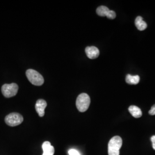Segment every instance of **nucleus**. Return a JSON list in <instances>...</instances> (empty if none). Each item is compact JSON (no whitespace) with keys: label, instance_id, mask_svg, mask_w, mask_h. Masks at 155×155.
I'll use <instances>...</instances> for the list:
<instances>
[{"label":"nucleus","instance_id":"obj_1","mask_svg":"<svg viewBox=\"0 0 155 155\" xmlns=\"http://www.w3.org/2000/svg\"><path fill=\"white\" fill-rule=\"evenodd\" d=\"M122 145V139L118 136H114L108 144V155H120V150Z\"/></svg>","mask_w":155,"mask_h":155},{"label":"nucleus","instance_id":"obj_2","mask_svg":"<svg viewBox=\"0 0 155 155\" xmlns=\"http://www.w3.org/2000/svg\"><path fill=\"white\" fill-rule=\"evenodd\" d=\"M26 75L28 81L35 86H41L45 82V79L43 76L39 72L33 69L27 70Z\"/></svg>","mask_w":155,"mask_h":155},{"label":"nucleus","instance_id":"obj_3","mask_svg":"<svg viewBox=\"0 0 155 155\" xmlns=\"http://www.w3.org/2000/svg\"><path fill=\"white\" fill-rule=\"evenodd\" d=\"M90 104V98L88 94L82 93L79 94L76 101V106L80 112H84L89 108Z\"/></svg>","mask_w":155,"mask_h":155},{"label":"nucleus","instance_id":"obj_4","mask_svg":"<svg viewBox=\"0 0 155 155\" xmlns=\"http://www.w3.org/2000/svg\"><path fill=\"white\" fill-rule=\"evenodd\" d=\"M18 86L16 83L4 84L1 88L2 93L6 98H11L16 95Z\"/></svg>","mask_w":155,"mask_h":155},{"label":"nucleus","instance_id":"obj_5","mask_svg":"<svg viewBox=\"0 0 155 155\" xmlns=\"http://www.w3.org/2000/svg\"><path fill=\"white\" fill-rule=\"evenodd\" d=\"M23 117L22 116L17 113H12L5 118L6 124L10 127H16L21 124L23 121Z\"/></svg>","mask_w":155,"mask_h":155},{"label":"nucleus","instance_id":"obj_6","mask_svg":"<svg viewBox=\"0 0 155 155\" xmlns=\"http://www.w3.org/2000/svg\"><path fill=\"white\" fill-rule=\"evenodd\" d=\"M47 106V102L44 100H39L37 101L35 105V109L39 116L42 117L45 114V109Z\"/></svg>","mask_w":155,"mask_h":155},{"label":"nucleus","instance_id":"obj_7","mask_svg":"<svg viewBox=\"0 0 155 155\" xmlns=\"http://www.w3.org/2000/svg\"><path fill=\"white\" fill-rule=\"evenodd\" d=\"M85 52L87 57L91 59H96L100 55V51L94 46L87 47L85 49Z\"/></svg>","mask_w":155,"mask_h":155},{"label":"nucleus","instance_id":"obj_8","mask_svg":"<svg viewBox=\"0 0 155 155\" xmlns=\"http://www.w3.org/2000/svg\"><path fill=\"white\" fill-rule=\"evenodd\" d=\"M43 153L42 155H54L55 153V149L49 141H45L42 145Z\"/></svg>","mask_w":155,"mask_h":155},{"label":"nucleus","instance_id":"obj_9","mask_svg":"<svg viewBox=\"0 0 155 155\" xmlns=\"http://www.w3.org/2000/svg\"><path fill=\"white\" fill-rule=\"evenodd\" d=\"M128 110L131 115L134 118H139L143 115L141 109L136 106L132 105L129 106Z\"/></svg>","mask_w":155,"mask_h":155},{"label":"nucleus","instance_id":"obj_10","mask_svg":"<svg viewBox=\"0 0 155 155\" xmlns=\"http://www.w3.org/2000/svg\"><path fill=\"white\" fill-rule=\"evenodd\" d=\"M135 25L139 31H144L147 28V24L143 20V17L138 16L135 20Z\"/></svg>","mask_w":155,"mask_h":155},{"label":"nucleus","instance_id":"obj_11","mask_svg":"<svg viewBox=\"0 0 155 155\" xmlns=\"http://www.w3.org/2000/svg\"><path fill=\"white\" fill-rule=\"evenodd\" d=\"M140 82V77L139 75L132 76L127 74L126 77V82L129 84H137Z\"/></svg>","mask_w":155,"mask_h":155},{"label":"nucleus","instance_id":"obj_12","mask_svg":"<svg viewBox=\"0 0 155 155\" xmlns=\"http://www.w3.org/2000/svg\"><path fill=\"white\" fill-rule=\"evenodd\" d=\"M110 9L105 6H100L97 9L96 12L98 16L101 17L107 16Z\"/></svg>","mask_w":155,"mask_h":155},{"label":"nucleus","instance_id":"obj_13","mask_svg":"<svg viewBox=\"0 0 155 155\" xmlns=\"http://www.w3.org/2000/svg\"><path fill=\"white\" fill-rule=\"evenodd\" d=\"M106 17H107L108 18H109V19H114V18H115L116 17V14L115 12L110 10V11L109 12L107 16Z\"/></svg>","mask_w":155,"mask_h":155},{"label":"nucleus","instance_id":"obj_14","mask_svg":"<svg viewBox=\"0 0 155 155\" xmlns=\"http://www.w3.org/2000/svg\"><path fill=\"white\" fill-rule=\"evenodd\" d=\"M68 154L69 155H81L79 152L77 150L71 149L68 150Z\"/></svg>","mask_w":155,"mask_h":155},{"label":"nucleus","instance_id":"obj_15","mask_svg":"<svg viewBox=\"0 0 155 155\" xmlns=\"http://www.w3.org/2000/svg\"><path fill=\"white\" fill-rule=\"evenodd\" d=\"M149 114L151 116L155 115V104L152 106L150 110L149 111Z\"/></svg>","mask_w":155,"mask_h":155},{"label":"nucleus","instance_id":"obj_16","mask_svg":"<svg viewBox=\"0 0 155 155\" xmlns=\"http://www.w3.org/2000/svg\"><path fill=\"white\" fill-rule=\"evenodd\" d=\"M150 140L152 143V147L153 150H155V136H152V137L150 138Z\"/></svg>","mask_w":155,"mask_h":155}]
</instances>
